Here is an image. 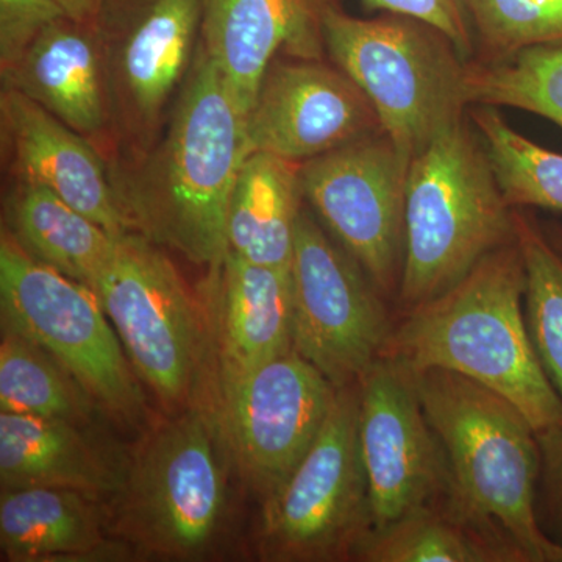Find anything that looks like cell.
I'll return each instance as SVG.
<instances>
[{
	"label": "cell",
	"instance_id": "484cf974",
	"mask_svg": "<svg viewBox=\"0 0 562 562\" xmlns=\"http://www.w3.org/2000/svg\"><path fill=\"white\" fill-rule=\"evenodd\" d=\"M469 105L512 106L562 131V43L528 47L492 65H468Z\"/></svg>",
	"mask_w": 562,
	"mask_h": 562
},
{
	"label": "cell",
	"instance_id": "2e32d148",
	"mask_svg": "<svg viewBox=\"0 0 562 562\" xmlns=\"http://www.w3.org/2000/svg\"><path fill=\"white\" fill-rule=\"evenodd\" d=\"M0 144L9 180L50 191L111 235L133 232L102 151L11 88L0 92Z\"/></svg>",
	"mask_w": 562,
	"mask_h": 562
},
{
	"label": "cell",
	"instance_id": "9a60e30c",
	"mask_svg": "<svg viewBox=\"0 0 562 562\" xmlns=\"http://www.w3.org/2000/svg\"><path fill=\"white\" fill-rule=\"evenodd\" d=\"M375 110L358 85L324 61L273 60L247 114L249 150L302 162L373 135Z\"/></svg>",
	"mask_w": 562,
	"mask_h": 562
},
{
	"label": "cell",
	"instance_id": "52a82bcc",
	"mask_svg": "<svg viewBox=\"0 0 562 562\" xmlns=\"http://www.w3.org/2000/svg\"><path fill=\"white\" fill-rule=\"evenodd\" d=\"M358 413V384L338 390L316 441L266 498L261 547L269 560H355L372 531Z\"/></svg>",
	"mask_w": 562,
	"mask_h": 562
},
{
	"label": "cell",
	"instance_id": "f1b7e54d",
	"mask_svg": "<svg viewBox=\"0 0 562 562\" xmlns=\"http://www.w3.org/2000/svg\"><path fill=\"white\" fill-rule=\"evenodd\" d=\"M480 40L498 58L562 43V0H464Z\"/></svg>",
	"mask_w": 562,
	"mask_h": 562
},
{
	"label": "cell",
	"instance_id": "30bf717a",
	"mask_svg": "<svg viewBox=\"0 0 562 562\" xmlns=\"http://www.w3.org/2000/svg\"><path fill=\"white\" fill-rule=\"evenodd\" d=\"M90 288L139 379L166 405L187 402L201 371L203 331L172 261L139 233H125Z\"/></svg>",
	"mask_w": 562,
	"mask_h": 562
},
{
	"label": "cell",
	"instance_id": "5b68a950",
	"mask_svg": "<svg viewBox=\"0 0 562 562\" xmlns=\"http://www.w3.org/2000/svg\"><path fill=\"white\" fill-rule=\"evenodd\" d=\"M324 33L331 61L364 92L403 161L464 117L468 65L430 25L398 14L360 20L331 5Z\"/></svg>",
	"mask_w": 562,
	"mask_h": 562
},
{
	"label": "cell",
	"instance_id": "7a4b0ae2",
	"mask_svg": "<svg viewBox=\"0 0 562 562\" xmlns=\"http://www.w3.org/2000/svg\"><path fill=\"white\" fill-rule=\"evenodd\" d=\"M450 471L443 501L502 562H562V546L539 527L538 435L497 392L446 369L413 372Z\"/></svg>",
	"mask_w": 562,
	"mask_h": 562
},
{
	"label": "cell",
	"instance_id": "277c9868",
	"mask_svg": "<svg viewBox=\"0 0 562 562\" xmlns=\"http://www.w3.org/2000/svg\"><path fill=\"white\" fill-rule=\"evenodd\" d=\"M514 211L473 125L461 117L442 128L409 162L395 314L438 297L516 241Z\"/></svg>",
	"mask_w": 562,
	"mask_h": 562
},
{
	"label": "cell",
	"instance_id": "ffe728a7",
	"mask_svg": "<svg viewBox=\"0 0 562 562\" xmlns=\"http://www.w3.org/2000/svg\"><path fill=\"white\" fill-rule=\"evenodd\" d=\"M80 428L65 420L0 413L2 490L65 487L95 501L120 497L125 471Z\"/></svg>",
	"mask_w": 562,
	"mask_h": 562
},
{
	"label": "cell",
	"instance_id": "8992f818",
	"mask_svg": "<svg viewBox=\"0 0 562 562\" xmlns=\"http://www.w3.org/2000/svg\"><path fill=\"white\" fill-rule=\"evenodd\" d=\"M0 313L2 330L43 347L98 406L125 420L143 412V391L94 291L35 260L3 228Z\"/></svg>",
	"mask_w": 562,
	"mask_h": 562
},
{
	"label": "cell",
	"instance_id": "4fadbf2b",
	"mask_svg": "<svg viewBox=\"0 0 562 562\" xmlns=\"http://www.w3.org/2000/svg\"><path fill=\"white\" fill-rule=\"evenodd\" d=\"M338 390L292 347L221 380L220 424L262 502L297 468L327 420Z\"/></svg>",
	"mask_w": 562,
	"mask_h": 562
},
{
	"label": "cell",
	"instance_id": "8fae6325",
	"mask_svg": "<svg viewBox=\"0 0 562 562\" xmlns=\"http://www.w3.org/2000/svg\"><path fill=\"white\" fill-rule=\"evenodd\" d=\"M291 276L294 349L336 390L360 383L383 357L395 308L305 205L295 225Z\"/></svg>",
	"mask_w": 562,
	"mask_h": 562
},
{
	"label": "cell",
	"instance_id": "83f0119b",
	"mask_svg": "<svg viewBox=\"0 0 562 562\" xmlns=\"http://www.w3.org/2000/svg\"><path fill=\"white\" fill-rule=\"evenodd\" d=\"M514 214L527 273L528 331L543 371L562 401V254L535 217L519 209Z\"/></svg>",
	"mask_w": 562,
	"mask_h": 562
},
{
	"label": "cell",
	"instance_id": "cb8c5ba5",
	"mask_svg": "<svg viewBox=\"0 0 562 562\" xmlns=\"http://www.w3.org/2000/svg\"><path fill=\"white\" fill-rule=\"evenodd\" d=\"M94 406L91 395L43 347L2 330L0 413L85 425Z\"/></svg>",
	"mask_w": 562,
	"mask_h": 562
},
{
	"label": "cell",
	"instance_id": "e0dca14e",
	"mask_svg": "<svg viewBox=\"0 0 562 562\" xmlns=\"http://www.w3.org/2000/svg\"><path fill=\"white\" fill-rule=\"evenodd\" d=\"M331 0H205L202 46L249 114L277 55L324 60Z\"/></svg>",
	"mask_w": 562,
	"mask_h": 562
},
{
	"label": "cell",
	"instance_id": "1f68e13d",
	"mask_svg": "<svg viewBox=\"0 0 562 562\" xmlns=\"http://www.w3.org/2000/svg\"><path fill=\"white\" fill-rule=\"evenodd\" d=\"M536 435L539 442L536 517L541 530L562 546V425Z\"/></svg>",
	"mask_w": 562,
	"mask_h": 562
},
{
	"label": "cell",
	"instance_id": "5bb4252c",
	"mask_svg": "<svg viewBox=\"0 0 562 562\" xmlns=\"http://www.w3.org/2000/svg\"><path fill=\"white\" fill-rule=\"evenodd\" d=\"M358 401L372 530L446 501L449 462L422 406L414 373L380 358L358 383Z\"/></svg>",
	"mask_w": 562,
	"mask_h": 562
},
{
	"label": "cell",
	"instance_id": "d4e9b609",
	"mask_svg": "<svg viewBox=\"0 0 562 562\" xmlns=\"http://www.w3.org/2000/svg\"><path fill=\"white\" fill-rule=\"evenodd\" d=\"M353 561L502 562L490 543L443 501L369 532Z\"/></svg>",
	"mask_w": 562,
	"mask_h": 562
},
{
	"label": "cell",
	"instance_id": "4316f807",
	"mask_svg": "<svg viewBox=\"0 0 562 562\" xmlns=\"http://www.w3.org/2000/svg\"><path fill=\"white\" fill-rule=\"evenodd\" d=\"M471 116L509 205L562 211V155L525 138L492 106Z\"/></svg>",
	"mask_w": 562,
	"mask_h": 562
},
{
	"label": "cell",
	"instance_id": "d6986e66",
	"mask_svg": "<svg viewBox=\"0 0 562 562\" xmlns=\"http://www.w3.org/2000/svg\"><path fill=\"white\" fill-rule=\"evenodd\" d=\"M221 380L241 375L294 347L291 269L225 255L216 269Z\"/></svg>",
	"mask_w": 562,
	"mask_h": 562
},
{
	"label": "cell",
	"instance_id": "4dcf8cb0",
	"mask_svg": "<svg viewBox=\"0 0 562 562\" xmlns=\"http://www.w3.org/2000/svg\"><path fill=\"white\" fill-rule=\"evenodd\" d=\"M362 3L369 10H383L430 25L453 44L462 60L472 55L471 18L464 0H362Z\"/></svg>",
	"mask_w": 562,
	"mask_h": 562
},
{
	"label": "cell",
	"instance_id": "d6a6232c",
	"mask_svg": "<svg viewBox=\"0 0 562 562\" xmlns=\"http://www.w3.org/2000/svg\"><path fill=\"white\" fill-rule=\"evenodd\" d=\"M70 20L80 24L95 25L106 0H57Z\"/></svg>",
	"mask_w": 562,
	"mask_h": 562
},
{
	"label": "cell",
	"instance_id": "f546056e",
	"mask_svg": "<svg viewBox=\"0 0 562 562\" xmlns=\"http://www.w3.org/2000/svg\"><path fill=\"white\" fill-rule=\"evenodd\" d=\"M66 13L57 0H0V76Z\"/></svg>",
	"mask_w": 562,
	"mask_h": 562
},
{
	"label": "cell",
	"instance_id": "ac0fdd59",
	"mask_svg": "<svg viewBox=\"0 0 562 562\" xmlns=\"http://www.w3.org/2000/svg\"><path fill=\"white\" fill-rule=\"evenodd\" d=\"M0 77L2 88L32 99L113 160L109 81L95 25L61 18Z\"/></svg>",
	"mask_w": 562,
	"mask_h": 562
},
{
	"label": "cell",
	"instance_id": "7c38bea8",
	"mask_svg": "<svg viewBox=\"0 0 562 562\" xmlns=\"http://www.w3.org/2000/svg\"><path fill=\"white\" fill-rule=\"evenodd\" d=\"M408 168L383 133L301 166L305 202L392 305L405 261Z\"/></svg>",
	"mask_w": 562,
	"mask_h": 562
},
{
	"label": "cell",
	"instance_id": "6da1fadb",
	"mask_svg": "<svg viewBox=\"0 0 562 562\" xmlns=\"http://www.w3.org/2000/svg\"><path fill=\"white\" fill-rule=\"evenodd\" d=\"M249 154L247 113L201 43L150 150L109 165L132 231L214 272L227 255L228 203Z\"/></svg>",
	"mask_w": 562,
	"mask_h": 562
},
{
	"label": "cell",
	"instance_id": "9c48e42d",
	"mask_svg": "<svg viewBox=\"0 0 562 562\" xmlns=\"http://www.w3.org/2000/svg\"><path fill=\"white\" fill-rule=\"evenodd\" d=\"M190 409L140 443L120 497L124 522L146 549L194 558L210 546L225 508L220 420Z\"/></svg>",
	"mask_w": 562,
	"mask_h": 562
},
{
	"label": "cell",
	"instance_id": "44dd1931",
	"mask_svg": "<svg viewBox=\"0 0 562 562\" xmlns=\"http://www.w3.org/2000/svg\"><path fill=\"white\" fill-rule=\"evenodd\" d=\"M95 498L65 487L2 490L0 549L9 562L95 561L120 552L103 535Z\"/></svg>",
	"mask_w": 562,
	"mask_h": 562
},
{
	"label": "cell",
	"instance_id": "603a6c76",
	"mask_svg": "<svg viewBox=\"0 0 562 562\" xmlns=\"http://www.w3.org/2000/svg\"><path fill=\"white\" fill-rule=\"evenodd\" d=\"M2 228L35 260L88 286L120 238L50 191L11 180Z\"/></svg>",
	"mask_w": 562,
	"mask_h": 562
},
{
	"label": "cell",
	"instance_id": "ba28073f",
	"mask_svg": "<svg viewBox=\"0 0 562 562\" xmlns=\"http://www.w3.org/2000/svg\"><path fill=\"white\" fill-rule=\"evenodd\" d=\"M205 0H106L95 22L109 81L114 157L138 160L158 139L202 38Z\"/></svg>",
	"mask_w": 562,
	"mask_h": 562
},
{
	"label": "cell",
	"instance_id": "7402d4cb",
	"mask_svg": "<svg viewBox=\"0 0 562 562\" xmlns=\"http://www.w3.org/2000/svg\"><path fill=\"white\" fill-rule=\"evenodd\" d=\"M299 162L265 151L247 155L227 213V255L291 269L295 225L305 203Z\"/></svg>",
	"mask_w": 562,
	"mask_h": 562
},
{
	"label": "cell",
	"instance_id": "3957f363",
	"mask_svg": "<svg viewBox=\"0 0 562 562\" xmlns=\"http://www.w3.org/2000/svg\"><path fill=\"white\" fill-rule=\"evenodd\" d=\"M527 273L516 241L483 258L449 291L395 314L383 357L412 372L446 369L508 398L536 432L562 425L525 317Z\"/></svg>",
	"mask_w": 562,
	"mask_h": 562
},
{
	"label": "cell",
	"instance_id": "836d02e7",
	"mask_svg": "<svg viewBox=\"0 0 562 562\" xmlns=\"http://www.w3.org/2000/svg\"><path fill=\"white\" fill-rule=\"evenodd\" d=\"M543 231H546L553 246L562 254V225L552 222V224L543 225Z\"/></svg>",
	"mask_w": 562,
	"mask_h": 562
}]
</instances>
